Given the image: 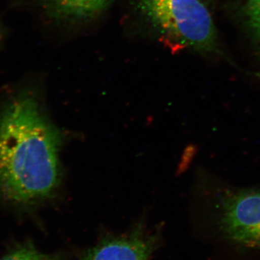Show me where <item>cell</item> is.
Returning a JSON list of instances; mask_svg holds the SVG:
<instances>
[{"label": "cell", "instance_id": "obj_1", "mask_svg": "<svg viewBox=\"0 0 260 260\" xmlns=\"http://www.w3.org/2000/svg\"><path fill=\"white\" fill-rule=\"evenodd\" d=\"M62 136L35 94L20 92L0 107V196L31 208L54 198L61 180Z\"/></svg>", "mask_w": 260, "mask_h": 260}, {"label": "cell", "instance_id": "obj_2", "mask_svg": "<svg viewBox=\"0 0 260 260\" xmlns=\"http://www.w3.org/2000/svg\"><path fill=\"white\" fill-rule=\"evenodd\" d=\"M196 194L222 239L232 245L260 251V186L232 185L202 177Z\"/></svg>", "mask_w": 260, "mask_h": 260}, {"label": "cell", "instance_id": "obj_3", "mask_svg": "<svg viewBox=\"0 0 260 260\" xmlns=\"http://www.w3.org/2000/svg\"><path fill=\"white\" fill-rule=\"evenodd\" d=\"M138 6L157 32L175 45L198 50L213 47L215 26L200 0H138Z\"/></svg>", "mask_w": 260, "mask_h": 260}, {"label": "cell", "instance_id": "obj_4", "mask_svg": "<svg viewBox=\"0 0 260 260\" xmlns=\"http://www.w3.org/2000/svg\"><path fill=\"white\" fill-rule=\"evenodd\" d=\"M158 239L145 225H138L126 234L104 238L80 260H151Z\"/></svg>", "mask_w": 260, "mask_h": 260}, {"label": "cell", "instance_id": "obj_5", "mask_svg": "<svg viewBox=\"0 0 260 260\" xmlns=\"http://www.w3.org/2000/svg\"><path fill=\"white\" fill-rule=\"evenodd\" d=\"M113 0H41L51 15L68 20H84L104 11Z\"/></svg>", "mask_w": 260, "mask_h": 260}, {"label": "cell", "instance_id": "obj_6", "mask_svg": "<svg viewBox=\"0 0 260 260\" xmlns=\"http://www.w3.org/2000/svg\"><path fill=\"white\" fill-rule=\"evenodd\" d=\"M0 260H58L56 256L45 254L37 249L30 243L18 246Z\"/></svg>", "mask_w": 260, "mask_h": 260}, {"label": "cell", "instance_id": "obj_7", "mask_svg": "<svg viewBox=\"0 0 260 260\" xmlns=\"http://www.w3.org/2000/svg\"><path fill=\"white\" fill-rule=\"evenodd\" d=\"M244 13L248 27L260 44V0H245Z\"/></svg>", "mask_w": 260, "mask_h": 260}, {"label": "cell", "instance_id": "obj_8", "mask_svg": "<svg viewBox=\"0 0 260 260\" xmlns=\"http://www.w3.org/2000/svg\"><path fill=\"white\" fill-rule=\"evenodd\" d=\"M2 35H3V34H2L1 25H0V39H1Z\"/></svg>", "mask_w": 260, "mask_h": 260}]
</instances>
